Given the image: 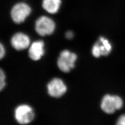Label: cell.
<instances>
[{
	"label": "cell",
	"instance_id": "1",
	"mask_svg": "<svg viewBox=\"0 0 125 125\" xmlns=\"http://www.w3.org/2000/svg\"><path fill=\"white\" fill-rule=\"evenodd\" d=\"M31 12V8L29 5L24 2H19L13 7L10 14L14 22L21 24L25 21Z\"/></svg>",
	"mask_w": 125,
	"mask_h": 125
},
{
	"label": "cell",
	"instance_id": "2",
	"mask_svg": "<svg viewBox=\"0 0 125 125\" xmlns=\"http://www.w3.org/2000/svg\"><path fill=\"white\" fill-rule=\"evenodd\" d=\"M35 28L36 32L40 36L49 35L53 33L56 28V24L52 19L42 16L37 20Z\"/></svg>",
	"mask_w": 125,
	"mask_h": 125
},
{
	"label": "cell",
	"instance_id": "3",
	"mask_svg": "<svg viewBox=\"0 0 125 125\" xmlns=\"http://www.w3.org/2000/svg\"><path fill=\"white\" fill-rule=\"evenodd\" d=\"M77 59L76 54L68 50H64L60 54L58 60L59 69L63 72H69L75 67V62Z\"/></svg>",
	"mask_w": 125,
	"mask_h": 125
},
{
	"label": "cell",
	"instance_id": "4",
	"mask_svg": "<svg viewBox=\"0 0 125 125\" xmlns=\"http://www.w3.org/2000/svg\"><path fill=\"white\" fill-rule=\"evenodd\" d=\"M14 117L19 124L25 125L31 122L34 118V113L30 106L22 104L18 106L14 111Z\"/></svg>",
	"mask_w": 125,
	"mask_h": 125
},
{
	"label": "cell",
	"instance_id": "5",
	"mask_svg": "<svg viewBox=\"0 0 125 125\" xmlns=\"http://www.w3.org/2000/svg\"><path fill=\"white\" fill-rule=\"evenodd\" d=\"M123 105V102L120 97L117 95L107 94L103 98L101 107L105 113L111 114L116 110L121 109Z\"/></svg>",
	"mask_w": 125,
	"mask_h": 125
},
{
	"label": "cell",
	"instance_id": "6",
	"mask_svg": "<svg viewBox=\"0 0 125 125\" xmlns=\"http://www.w3.org/2000/svg\"><path fill=\"white\" fill-rule=\"evenodd\" d=\"M47 91L50 96L58 98L62 96L67 90L66 86L61 79L55 78L47 84Z\"/></svg>",
	"mask_w": 125,
	"mask_h": 125
},
{
	"label": "cell",
	"instance_id": "7",
	"mask_svg": "<svg viewBox=\"0 0 125 125\" xmlns=\"http://www.w3.org/2000/svg\"><path fill=\"white\" fill-rule=\"evenodd\" d=\"M99 40L92 48L93 55L96 58H99L101 56H107L111 51V45L107 40L103 37H101Z\"/></svg>",
	"mask_w": 125,
	"mask_h": 125
},
{
	"label": "cell",
	"instance_id": "8",
	"mask_svg": "<svg viewBox=\"0 0 125 125\" xmlns=\"http://www.w3.org/2000/svg\"><path fill=\"white\" fill-rule=\"evenodd\" d=\"M11 43L15 49L21 51L27 49L29 46L30 40L27 34L23 32H18L12 37Z\"/></svg>",
	"mask_w": 125,
	"mask_h": 125
},
{
	"label": "cell",
	"instance_id": "9",
	"mask_svg": "<svg viewBox=\"0 0 125 125\" xmlns=\"http://www.w3.org/2000/svg\"><path fill=\"white\" fill-rule=\"evenodd\" d=\"M45 44L43 41H36L31 44L29 50V56L32 60H40L45 54Z\"/></svg>",
	"mask_w": 125,
	"mask_h": 125
},
{
	"label": "cell",
	"instance_id": "10",
	"mask_svg": "<svg viewBox=\"0 0 125 125\" xmlns=\"http://www.w3.org/2000/svg\"><path fill=\"white\" fill-rule=\"evenodd\" d=\"M62 3V0H43L42 5L48 13L55 14L60 10Z\"/></svg>",
	"mask_w": 125,
	"mask_h": 125
},
{
	"label": "cell",
	"instance_id": "11",
	"mask_svg": "<svg viewBox=\"0 0 125 125\" xmlns=\"http://www.w3.org/2000/svg\"><path fill=\"white\" fill-rule=\"evenodd\" d=\"M6 84L5 75L3 71L0 69V91L4 89Z\"/></svg>",
	"mask_w": 125,
	"mask_h": 125
},
{
	"label": "cell",
	"instance_id": "12",
	"mask_svg": "<svg viewBox=\"0 0 125 125\" xmlns=\"http://www.w3.org/2000/svg\"><path fill=\"white\" fill-rule=\"evenodd\" d=\"M5 54L4 47L1 43H0V60L4 58Z\"/></svg>",
	"mask_w": 125,
	"mask_h": 125
},
{
	"label": "cell",
	"instance_id": "13",
	"mask_svg": "<svg viewBox=\"0 0 125 125\" xmlns=\"http://www.w3.org/2000/svg\"><path fill=\"white\" fill-rule=\"evenodd\" d=\"M117 125H125V115H122L119 118L117 123Z\"/></svg>",
	"mask_w": 125,
	"mask_h": 125
},
{
	"label": "cell",
	"instance_id": "14",
	"mask_svg": "<svg viewBox=\"0 0 125 125\" xmlns=\"http://www.w3.org/2000/svg\"><path fill=\"white\" fill-rule=\"evenodd\" d=\"M74 34L73 32L72 31H68L66 32L65 33V37L68 39H72V38L73 37Z\"/></svg>",
	"mask_w": 125,
	"mask_h": 125
}]
</instances>
